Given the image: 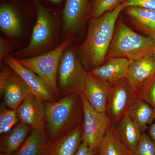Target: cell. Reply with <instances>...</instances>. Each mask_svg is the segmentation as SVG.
Segmentation results:
<instances>
[{"label":"cell","mask_w":155,"mask_h":155,"mask_svg":"<svg viewBox=\"0 0 155 155\" xmlns=\"http://www.w3.org/2000/svg\"><path fill=\"white\" fill-rule=\"evenodd\" d=\"M44 102L45 130L50 141L83 124V105L79 94H72L58 101Z\"/></svg>","instance_id":"obj_2"},{"label":"cell","mask_w":155,"mask_h":155,"mask_svg":"<svg viewBox=\"0 0 155 155\" xmlns=\"http://www.w3.org/2000/svg\"><path fill=\"white\" fill-rule=\"evenodd\" d=\"M128 113L142 133L155 119L154 111L151 106L138 96L132 103Z\"/></svg>","instance_id":"obj_22"},{"label":"cell","mask_w":155,"mask_h":155,"mask_svg":"<svg viewBox=\"0 0 155 155\" xmlns=\"http://www.w3.org/2000/svg\"><path fill=\"white\" fill-rule=\"evenodd\" d=\"M122 5L124 9L134 6L155 10V0H125Z\"/></svg>","instance_id":"obj_28"},{"label":"cell","mask_w":155,"mask_h":155,"mask_svg":"<svg viewBox=\"0 0 155 155\" xmlns=\"http://www.w3.org/2000/svg\"><path fill=\"white\" fill-rule=\"evenodd\" d=\"M131 155H155V142L145 132L142 133Z\"/></svg>","instance_id":"obj_26"},{"label":"cell","mask_w":155,"mask_h":155,"mask_svg":"<svg viewBox=\"0 0 155 155\" xmlns=\"http://www.w3.org/2000/svg\"><path fill=\"white\" fill-rule=\"evenodd\" d=\"M17 111L19 123L32 129L45 130V108L44 101L34 95H28Z\"/></svg>","instance_id":"obj_10"},{"label":"cell","mask_w":155,"mask_h":155,"mask_svg":"<svg viewBox=\"0 0 155 155\" xmlns=\"http://www.w3.org/2000/svg\"><path fill=\"white\" fill-rule=\"evenodd\" d=\"M149 132L150 136L155 142V122L150 127Z\"/></svg>","instance_id":"obj_33"},{"label":"cell","mask_w":155,"mask_h":155,"mask_svg":"<svg viewBox=\"0 0 155 155\" xmlns=\"http://www.w3.org/2000/svg\"><path fill=\"white\" fill-rule=\"evenodd\" d=\"M30 90L25 82L13 71L1 92L4 104L9 109L17 110L25 98L31 94Z\"/></svg>","instance_id":"obj_16"},{"label":"cell","mask_w":155,"mask_h":155,"mask_svg":"<svg viewBox=\"0 0 155 155\" xmlns=\"http://www.w3.org/2000/svg\"><path fill=\"white\" fill-rule=\"evenodd\" d=\"M91 3L90 0H65L62 10L64 31L75 32L88 17Z\"/></svg>","instance_id":"obj_12"},{"label":"cell","mask_w":155,"mask_h":155,"mask_svg":"<svg viewBox=\"0 0 155 155\" xmlns=\"http://www.w3.org/2000/svg\"><path fill=\"white\" fill-rule=\"evenodd\" d=\"M73 40V37L69 36L50 51L34 57L17 59L19 64L33 71L46 83L56 99L61 96L58 82L59 64L64 52Z\"/></svg>","instance_id":"obj_5"},{"label":"cell","mask_w":155,"mask_h":155,"mask_svg":"<svg viewBox=\"0 0 155 155\" xmlns=\"http://www.w3.org/2000/svg\"><path fill=\"white\" fill-rule=\"evenodd\" d=\"M147 56L155 62V49Z\"/></svg>","instance_id":"obj_34"},{"label":"cell","mask_w":155,"mask_h":155,"mask_svg":"<svg viewBox=\"0 0 155 155\" xmlns=\"http://www.w3.org/2000/svg\"><path fill=\"white\" fill-rule=\"evenodd\" d=\"M88 72L73 49L67 48L61 57L58 70L59 92L63 97L83 94Z\"/></svg>","instance_id":"obj_6"},{"label":"cell","mask_w":155,"mask_h":155,"mask_svg":"<svg viewBox=\"0 0 155 155\" xmlns=\"http://www.w3.org/2000/svg\"><path fill=\"white\" fill-rule=\"evenodd\" d=\"M13 72V70L8 66L2 69L0 73V93L2 91L6 83Z\"/></svg>","instance_id":"obj_29"},{"label":"cell","mask_w":155,"mask_h":155,"mask_svg":"<svg viewBox=\"0 0 155 155\" xmlns=\"http://www.w3.org/2000/svg\"><path fill=\"white\" fill-rule=\"evenodd\" d=\"M3 62L25 82L31 94L44 101H53L56 98L46 83L33 71L19 64L14 56L8 55Z\"/></svg>","instance_id":"obj_9"},{"label":"cell","mask_w":155,"mask_h":155,"mask_svg":"<svg viewBox=\"0 0 155 155\" xmlns=\"http://www.w3.org/2000/svg\"><path fill=\"white\" fill-rule=\"evenodd\" d=\"M82 124L50 142L44 155H75L82 142Z\"/></svg>","instance_id":"obj_15"},{"label":"cell","mask_w":155,"mask_h":155,"mask_svg":"<svg viewBox=\"0 0 155 155\" xmlns=\"http://www.w3.org/2000/svg\"><path fill=\"white\" fill-rule=\"evenodd\" d=\"M138 97L151 106L155 115V75L139 93Z\"/></svg>","instance_id":"obj_27"},{"label":"cell","mask_w":155,"mask_h":155,"mask_svg":"<svg viewBox=\"0 0 155 155\" xmlns=\"http://www.w3.org/2000/svg\"><path fill=\"white\" fill-rule=\"evenodd\" d=\"M31 130L28 125L18 123L1 137V152L9 155L17 150L25 141Z\"/></svg>","instance_id":"obj_21"},{"label":"cell","mask_w":155,"mask_h":155,"mask_svg":"<svg viewBox=\"0 0 155 155\" xmlns=\"http://www.w3.org/2000/svg\"><path fill=\"white\" fill-rule=\"evenodd\" d=\"M8 108L4 103L1 104L0 107L1 135H4L8 132L19 122L17 111Z\"/></svg>","instance_id":"obj_24"},{"label":"cell","mask_w":155,"mask_h":155,"mask_svg":"<svg viewBox=\"0 0 155 155\" xmlns=\"http://www.w3.org/2000/svg\"><path fill=\"white\" fill-rule=\"evenodd\" d=\"M111 88L107 84L88 73L83 94L96 110L106 113Z\"/></svg>","instance_id":"obj_14"},{"label":"cell","mask_w":155,"mask_h":155,"mask_svg":"<svg viewBox=\"0 0 155 155\" xmlns=\"http://www.w3.org/2000/svg\"><path fill=\"white\" fill-rule=\"evenodd\" d=\"M36 11V22L30 43L23 49L14 53L18 58L41 54L54 46L57 40L59 11L47 8L39 0H32Z\"/></svg>","instance_id":"obj_3"},{"label":"cell","mask_w":155,"mask_h":155,"mask_svg":"<svg viewBox=\"0 0 155 155\" xmlns=\"http://www.w3.org/2000/svg\"><path fill=\"white\" fill-rule=\"evenodd\" d=\"M75 155H98V151L92 149L86 143L82 141Z\"/></svg>","instance_id":"obj_30"},{"label":"cell","mask_w":155,"mask_h":155,"mask_svg":"<svg viewBox=\"0 0 155 155\" xmlns=\"http://www.w3.org/2000/svg\"><path fill=\"white\" fill-rule=\"evenodd\" d=\"M155 62L148 56L131 61L126 80L137 94L154 77Z\"/></svg>","instance_id":"obj_13"},{"label":"cell","mask_w":155,"mask_h":155,"mask_svg":"<svg viewBox=\"0 0 155 155\" xmlns=\"http://www.w3.org/2000/svg\"><path fill=\"white\" fill-rule=\"evenodd\" d=\"M138 95L125 80L112 87L108 96L106 114L112 124H117L129 109Z\"/></svg>","instance_id":"obj_8"},{"label":"cell","mask_w":155,"mask_h":155,"mask_svg":"<svg viewBox=\"0 0 155 155\" xmlns=\"http://www.w3.org/2000/svg\"><path fill=\"white\" fill-rule=\"evenodd\" d=\"M155 49V39L140 35L119 21L106 61L115 58L136 61L147 55Z\"/></svg>","instance_id":"obj_4"},{"label":"cell","mask_w":155,"mask_h":155,"mask_svg":"<svg viewBox=\"0 0 155 155\" xmlns=\"http://www.w3.org/2000/svg\"><path fill=\"white\" fill-rule=\"evenodd\" d=\"M122 4L97 18L90 19L86 38L79 48L81 63L87 72L104 63L114 38Z\"/></svg>","instance_id":"obj_1"},{"label":"cell","mask_w":155,"mask_h":155,"mask_svg":"<svg viewBox=\"0 0 155 155\" xmlns=\"http://www.w3.org/2000/svg\"><path fill=\"white\" fill-rule=\"evenodd\" d=\"M98 155H131L132 152L127 148L119 139L114 124L111 123L98 150Z\"/></svg>","instance_id":"obj_23"},{"label":"cell","mask_w":155,"mask_h":155,"mask_svg":"<svg viewBox=\"0 0 155 155\" xmlns=\"http://www.w3.org/2000/svg\"><path fill=\"white\" fill-rule=\"evenodd\" d=\"M14 0H2L0 5V27L6 34L17 36L21 33L18 6Z\"/></svg>","instance_id":"obj_17"},{"label":"cell","mask_w":155,"mask_h":155,"mask_svg":"<svg viewBox=\"0 0 155 155\" xmlns=\"http://www.w3.org/2000/svg\"><path fill=\"white\" fill-rule=\"evenodd\" d=\"M131 61L125 58H111L88 73L112 87L126 80Z\"/></svg>","instance_id":"obj_11"},{"label":"cell","mask_w":155,"mask_h":155,"mask_svg":"<svg viewBox=\"0 0 155 155\" xmlns=\"http://www.w3.org/2000/svg\"><path fill=\"white\" fill-rule=\"evenodd\" d=\"M50 142L45 130L32 129L22 145L8 155H44Z\"/></svg>","instance_id":"obj_18"},{"label":"cell","mask_w":155,"mask_h":155,"mask_svg":"<svg viewBox=\"0 0 155 155\" xmlns=\"http://www.w3.org/2000/svg\"><path fill=\"white\" fill-rule=\"evenodd\" d=\"M125 0H93L87 19L98 18L107 12L113 11Z\"/></svg>","instance_id":"obj_25"},{"label":"cell","mask_w":155,"mask_h":155,"mask_svg":"<svg viewBox=\"0 0 155 155\" xmlns=\"http://www.w3.org/2000/svg\"><path fill=\"white\" fill-rule=\"evenodd\" d=\"M124 10L139 29L147 36L155 39V10L134 6Z\"/></svg>","instance_id":"obj_19"},{"label":"cell","mask_w":155,"mask_h":155,"mask_svg":"<svg viewBox=\"0 0 155 155\" xmlns=\"http://www.w3.org/2000/svg\"><path fill=\"white\" fill-rule=\"evenodd\" d=\"M39 2L47 8L54 9L58 11L57 8L58 6L63 5L64 6L65 0H39Z\"/></svg>","instance_id":"obj_32"},{"label":"cell","mask_w":155,"mask_h":155,"mask_svg":"<svg viewBox=\"0 0 155 155\" xmlns=\"http://www.w3.org/2000/svg\"><path fill=\"white\" fill-rule=\"evenodd\" d=\"M83 109L82 141L92 149L98 151L109 125L112 122L106 113L96 110L83 94H79Z\"/></svg>","instance_id":"obj_7"},{"label":"cell","mask_w":155,"mask_h":155,"mask_svg":"<svg viewBox=\"0 0 155 155\" xmlns=\"http://www.w3.org/2000/svg\"><path fill=\"white\" fill-rule=\"evenodd\" d=\"M115 128L119 139L132 152L138 144L142 133L128 113L122 117Z\"/></svg>","instance_id":"obj_20"},{"label":"cell","mask_w":155,"mask_h":155,"mask_svg":"<svg viewBox=\"0 0 155 155\" xmlns=\"http://www.w3.org/2000/svg\"><path fill=\"white\" fill-rule=\"evenodd\" d=\"M0 155H8V154L5 153L1 152L0 153Z\"/></svg>","instance_id":"obj_35"},{"label":"cell","mask_w":155,"mask_h":155,"mask_svg":"<svg viewBox=\"0 0 155 155\" xmlns=\"http://www.w3.org/2000/svg\"><path fill=\"white\" fill-rule=\"evenodd\" d=\"M11 49V47L8 42L4 39L0 38V61H3L8 55Z\"/></svg>","instance_id":"obj_31"}]
</instances>
